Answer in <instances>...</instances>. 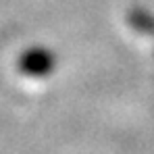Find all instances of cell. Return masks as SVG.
<instances>
[{
  "label": "cell",
  "instance_id": "6da1fadb",
  "mask_svg": "<svg viewBox=\"0 0 154 154\" xmlns=\"http://www.w3.org/2000/svg\"><path fill=\"white\" fill-rule=\"evenodd\" d=\"M52 65H54V56L48 50H29L21 58L23 71L31 73V75H44V73H48Z\"/></svg>",
  "mask_w": 154,
  "mask_h": 154
}]
</instances>
